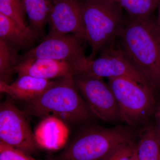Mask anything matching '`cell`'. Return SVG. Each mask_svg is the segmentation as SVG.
Returning a JSON list of instances; mask_svg holds the SVG:
<instances>
[{
    "instance_id": "8992f818",
    "label": "cell",
    "mask_w": 160,
    "mask_h": 160,
    "mask_svg": "<svg viewBox=\"0 0 160 160\" xmlns=\"http://www.w3.org/2000/svg\"><path fill=\"white\" fill-rule=\"evenodd\" d=\"M112 45L101 51L99 57L89 60L83 73L80 75L102 78H129L155 91L149 81L124 50L115 49Z\"/></svg>"
},
{
    "instance_id": "4fadbf2b",
    "label": "cell",
    "mask_w": 160,
    "mask_h": 160,
    "mask_svg": "<svg viewBox=\"0 0 160 160\" xmlns=\"http://www.w3.org/2000/svg\"><path fill=\"white\" fill-rule=\"evenodd\" d=\"M69 129L66 123L54 117L42 119L34 132L38 146L49 150H57L66 145Z\"/></svg>"
},
{
    "instance_id": "e0dca14e",
    "label": "cell",
    "mask_w": 160,
    "mask_h": 160,
    "mask_svg": "<svg viewBox=\"0 0 160 160\" xmlns=\"http://www.w3.org/2000/svg\"><path fill=\"white\" fill-rule=\"evenodd\" d=\"M18 51L13 46L0 40V81L9 83L14 68L20 62Z\"/></svg>"
},
{
    "instance_id": "ffe728a7",
    "label": "cell",
    "mask_w": 160,
    "mask_h": 160,
    "mask_svg": "<svg viewBox=\"0 0 160 160\" xmlns=\"http://www.w3.org/2000/svg\"><path fill=\"white\" fill-rule=\"evenodd\" d=\"M33 160L29 155L0 141V160Z\"/></svg>"
},
{
    "instance_id": "cb8c5ba5",
    "label": "cell",
    "mask_w": 160,
    "mask_h": 160,
    "mask_svg": "<svg viewBox=\"0 0 160 160\" xmlns=\"http://www.w3.org/2000/svg\"><path fill=\"white\" fill-rule=\"evenodd\" d=\"M131 160H139L138 159L136 151V152H135L134 155H133V156H132V158Z\"/></svg>"
},
{
    "instance_id": "484cf974",
    "label": "cell",
    "mask_w": 160,
    "mask_h": 160,
    "mask_svg": "<svg viewBox=\"0 0 160 160\" xmlns=\"http://www.w3.org/2000/svg\"><path fill=\"white\" fill-rule=\"evenodd\" d=\"M154 1H155L156 2L158 5L160 2V0H154Z\"/></svg>"
},
{
    "instance_id": "277c9868",
    "label": "cell",
    "mask_w": 160,
    "mask_h": 160,
    "mask_svg": "<svg viewBox=\"0 0 160 160\" xmlns=\"http://www.w3.org/2000/svg\"><path fill=\"white\" fill-rule=\"evenodd\" d=\"M133 132L122 126L88 128L63 153L64 160H106L118 147L133 141Z\"/></svg>"
},
{
    "instance_id": "9c48e42d",
    "label": "cell",
    "mask_w": 160,
    "mask_h": 160,
    "mask_svg": "<svg viewBox=\"0 0 160 160\" xmlns=\"http://www.w3.org/2000/svg\"><path fill=\"white\" fill-rule=\"evenodd\" d=\"M11 98L0 105V141L29 155L38 149L34 133L25 114Z\"/></svg>"
},
{
    "instance_id": "7a4b0ae2",
    "label": "cell",
    "mask_w": 160,
    "mask_h": 160,
    "mask_svg": "<svg viewBox=\"0 0 160 160\" xmlns=\"http://www.w3.org/2000/svg\"><path fill=\"white\" fill-rule=\"evenodd\" d=\"M26 103L28 114L42 119L57 118L66 123L87 121L92 113L79 93L73 76L55 81L42 94Z\"/></svg>"
},
{
    "instance_id": "4316f807",
    "label": "cell",
    "mask_w": 160,
    "mask_h": 160,
    "mask_svg": "<svg viewBox=\"0 0 160 160\" xmlns=\"http://www.w3.org/2000/svg\"><path fill=\"white\" fill-rule=\"evenodd\" d=\"M33 160H35V159H33Z\"/></svg>"
},
{
    "instance_id": "d6986e66",
    "label": "cell",
    "mask_w": 160,
    "mask_h": 160,
    "mask_svg": "<svg viewBox=\"0 0 160 160\" xmlns=\"http://www.w3.org/2000/svg\"><path fill=\"white\" fill-rule=\"evenodd\" d=\"M0 13L8 17L24 27L26 25V13L23 0H0Z\"/></svg>"
},
{
    "instance_id": "5bb4252c",
    "label": "cell",
    "mask_w": 160,
    "mask_h": 160,
    "mask_svg": "<svg viewBox=\"0 0 160 160\" xmlns=\"http://www.w3.org/2000/svg\"><path fill=\"white\" fill-rule=\"evenodd\" d=\"M37 38L29 26H21L0 13V40L19 50L27 48Z\"/></svg>"
},
{
    "instance_id": "9a60e30c",
    "label": "cell",
    "mask_w": 160,
    "mask_h": 160,
    "mask_svg": "<svg viewBox=\"0 0 160 160\" xmlns=\"http://www.w3.org/2000/svg\"><path fill=\"white\" fill-rule=\"evenodd\" d=\"M29 27L36 36L42 33L46 23L49 22L52 5L48 0H23Z\"/></svg>"
},
{
    "instance_id": "2e32d148",
    "label": "cell",
    "mask_w": 160,
    "mask_h": 160,
    "mask_svg": "<svg viewBox=\"0 0 160 160\" xmlns=\"http://www.w3.org/2000/svg\"><path fill=\"white\" fill-rule=\"evenodd\" d=\"M136 152L139 160H160V138L155 126H148L143 130Z\"/></svg>"
},
{
    "instance_id": "7c38bea8",
    "label": "cell",
    "mask_w": 160,
    "mask_h": 160,
    "mask_svg": "<svg viewBox=\"0 0 160 160\" xmlns=\"http://www.w3.org/2000/svg\"><path fill=\"white\" fill-rule=\"evenodd\" d=\"M54 82L31 76H20L11 84L0 81V91L11 99L26 102L40 96Z\"/></svg>"
},
{
    "instance_id": "3957f363",
    "label": "cell",
    "mask_w": 160,
    "mask_h": 160,
    "mask_svg": "<svg viewBox=\"0 0 160 160\" xmlns=\"http://www.w3.org/2000/svg\"><path fill=\"white\" fill-rule=\"evenodd\" d=\"M86 39L91 48L88 59L112 45L126 23L122 7L114 0H81Z\"/></svg>"
},
{
    "instance_id": "30bf717a",
    "label": "cell",
    "mask_w": 160,
    "mask_h": 160,
    "mask_svg": "<svg viewBox=\"0 0 160 160\" xmlns=\"http://www.w3.org/2000/svg\"><path fill=\"white\" fill-rule=\"evenodd\" d=\"M48 35L71 34L86 41L81 0H56L52 5Z\"/></svg>"
},
{
    "instance_id": "ac0fdd59",
    "label": "cell",
    "mask_w": 160,
    "mask_h": 160,
    "mask_svg": "<svg viewBox=\"0 0 160 160\" xmlns=\"http://www.w3.org/2000/svg\"><path fill=\"white\" fill-rule=\"evenodd\" d=\"M124 8L131 18L147 19L151 16L158 5L154 0H114Z\"/></svg>"
},
{
    "instance_id": "603a6c76",
    "label": "cell",
    "mask_w": 160,
    "mask_h": 160,
    "mask_svg": "<svg viewBox=\"0 0 160 160\" xmlns=\"http://www.w3.org/2000/svg\"><path fill=\"white\" fill-rule=\"evenodd\" d=\"M158 12L157 20L156 21V22L158 28L160 31V2L158 4Z\"/></svg>"
},
{
    "instance_id": "8fae6325",
    "label": "cell",
    "mask_w": 160,
    "mask_h": 160,
    "mask_svg": "<svg viewBox=\"0 0 160 160\" xmlns=\"http://www.w3.org/2000/svg\"><path fill=\"white\" fill-rule=\"evenodd\" d=\"M79 72L78 66L69 61L38 58L23 59L14 69L18 76L29 75L46 80L74 76Z\"/></svg>"
},
{
    "instance_id": "d4e9b609",
    "label": "cell",
    "mask_w": 160,
    "mask_h": 160,
    "mask_svg": "<svg viewBox=\"0 0 160 160\" xmlns=\"http://www.w3.org/2000/svg\"><path fill=\"white\" fill-rule=\"evenodd\" d=\"M48 1H49V2L51 3V4H52V3H54L56 0H48Z\"/></svg>"
},
{
    "instance_id": "7402d4cb",
    "label": "cell",
    "mask_w": 160,
    "mask_h": 160,
    "mask_svg": "<svg viewBox=\"0 0 160 160\" xmlns=\"http://www.w3.org/2000/svg\"><path fill=\"white\" fill-rule=\"evenodd\" d=\"M154 114L156 119L155 127L160 138V99L157 102Z\"/></svg>"
},
{
    "instance_id": "44dd1931",
    "label": "cell",
    "mask_w": 160,
    "mask_h": 160,
    "mask_svg": "<svg viewBox=\"0 0 160 160\" xmlns=\"http://www.w3.org/2000/svg\"><path fill=\"white\" fill-rule=\"evenodd\" d=\"M137 145L133 141L118 147L106 160H131L137 150Z\"/></svg>"
},
{
    "instance_id": "52a82bcc",
    "label": "cell",
    "mask_w": 160,
    "mask_h": 160,
    "mask_svg": "<svg viewBox=\"0 0 160 160\" xmlns=\"http://www.w3.org/2000/svg\"><path fill=\"white\" fill-rule=\"evenodd\" d=\"M84 41L73 34L48 35L37 46L20 56V61L27 58H38L69 61L78 66L80 75L89 61L85 55Z\"/></svg>"
},
{
    "instance_id": "6da1fadb",
    "label": "cell",
    "mask_w": 160,
    "mask_h": 160,
    "mask_svg": "<svg viewBox=\"0 0 160 160\" xmlns=\"http://www.w3.org/2000/svg\"><path fill=\"white\" fill-rule=\"evenodd\" d=\"M120 36L122 49L160 91V31L156 21L131 18Z\"/></svg>"
},
{
    "instance_id": "5b68a950",
    "label": "cell",
    "mask_w": 160,
    "mask_h": 160,
    "mask_svg": "<svg viewBox=\"0 0 160 160\" xmlns=\"http://www.w3.org/2000/svg\"><path fill=\"white\" fill-rule=\"evenodd\" d=\"M119 108L121 121L131 126L145 123L154 114V91L127 78H108Z\"/></svg>"
},
{
    "instance_id": "ba28073f",
    "label": "cell",
    "mask_w": 160,
    "mask_h": 160,
    "mask_svg": "<svg viewBox=\"0 0 160 160\" xmlns=\"http://www.w3.org/2000/svg\"><path fill=\"white\" fill-rule=\"evenodd\" d=\"M73 79L92 113L107 122L121 121L117 101L109 84L102 78L78 75L74 76Z\"/></svg>"
}]
</instances>
